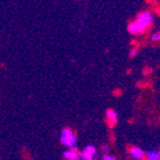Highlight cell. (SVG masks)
Segmentation results:
<instances>
[{"label":"cell","instance_id":"8fae6325","mask_svg":"<svg viewBox=\"0 0 160 160\" xmlns=\"http://www.w3.org/2000/svg\"><path fill=\"white\" fill-rule=\"evenodd\" d=\"M101 150H102V152H104V153H107V155H108V151H109V147H108V146H102Z\"/></svg>","mask_w":160,"mask_h":160},{"label":"cell","instance_id":"9c48e42d","mask_svg":"<svg viewBox=\"0 0 160 160\" xmlns=\"http://www.w3.org/2000/svg\"><path fill=\"white\" fill-rule=\"evenodd\" d=\"M102 160H117V159H115L113 156H111V155H109V153H108V155H105L103 158H102Z\"/></svg>","mask_w":160,"mask_h":160},{"label":"cell","instance_id":"30bf717a","mask_svg":"<svg viewBox=\"0 0 160 160\" xmlns=\"http://www.w3.org/2000/svg\"><path fill=\"white\" fill-rule=\"evenodd\" d=\"M138 54V49L137 48H132L130 51V57H134Z\"/></svg>","mask_w":160,"mask_h":160},{"label":"cell","instance_id":"6da1fadb","mask_svg":"<svg viewBox=\"0 0 160 160\" xmlns=\"http://www.w3.org/2000/svg\"><path fill=\"white\" fill-rule=\"evenodd\" d=\"M134 35H141L147 32L148 28L152 26L153 24V16L149 11H142L138 15L137 19L134 20Z\"/></svg>","mask_w":160,"mask_h":160},{"label":"cell","instance_id":"277c9868","mask_svg":"<svg viewBox=\"0 0 160 160\" xmlns=\"http://www.w3.org/2000/svg\"><path fill=\"white\" fill-rule=\"evenodd\" d=\"M105 119H107V123L110 128H114L115 124L119 121V115L115 112L113 109L107 110V113H105Z\"/></svg>","mask_w":160,"mask_h":160},{"label":"cell","instance_id":"ba28073f","mask_svg":"<svg viewBox=\"0 0 160 160\" xmlns=\"http://www.w3.org/2000/svg\"><path fill=\"white\" fill-rule=\"evenodd\" d=\"M151 40H152V42H155V43L159 42V40H160V34H159V32H153V34H152Z\"/></svg>","mask_w":160,"mask_h":160},{"label":"cell","instance_id":"52a82bcc","mask_svg":"<svg viewBox=\"0 0 160 160\" xmlns=\"http://www.w3.org/2000/svg\"><path fill=\"white\" fill-rule=\"evenodd\" d=\"M144 157H147L148 160H160V155L159 152L156 150H150L144 153Z\"/></svg>","mask_w":160,"mask_h":160},{"label":"cell","instance_id":"7a4b0ae2","mask_svg":"<svg viewBox=\"0 0 160 160\" xmlns=\"http://www.w3.org/2000/svg\"><path fill=\"white\" fill-rule=\"evenodd\" d=\"M61 142L67 148H74L76 144V136L69 128H64L61 132Z\"/></svg>","mask_w":160,"mask_h":160},{"label":"cell","instance_id":"5b68a950","mask_svg":"<svg viewBox=\"0 0 160 160\" xmlns=\"http://www.w3.org/2000/svg\"><path fill=\"white\" fill-rule=\"evenodd\" d=\"M63 158L65 160H80L81 151L76 147L69 148L68 150L63 152Z\"/></svg>","mask_w":160,"mask_h":160},{"label":"cell","instance_id":"8992f818","mask_svg":"<svg viewBox=\"0 0 160 160\" xmlns=\"http://www.w3.org/2000/svg\"><path fill=\"white\" fill-rule=\"evenodd\" d=\"M129 152H130L131 157L133 158V159H137V160L144 159V151L140 147H131L130 149H129Z\"/></svg>","mask_w":160,"mask_h":160},{"label":"cell","instance_id":"3957f363","mask_svg":"<svg viewBox=\"0 0 160 160\" xmlns=\"http://www.w3.org/2000/svg\"><path fill=\"white\" fill-rule=\"evenodd\" d=\"M96 155H98V150L93 144H88L83 151L81 152L80 160H95Z\"/></svg>","mask_w":160,"mask_h":160}]
</instances>
